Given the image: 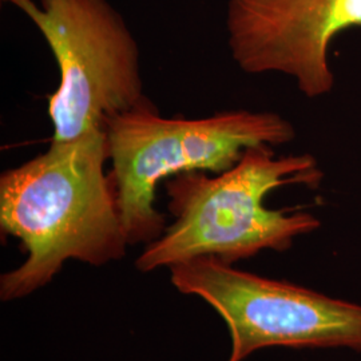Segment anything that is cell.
Returning a JSON list of instances; mask_svg holds the SVG:
<instances>
[{
  "label": "cell",
  "instance_id": "6da1fadb",
  "mask_svg": "<svg viewBox=\"0 0 361 361\" xmlns=\"http://www.w3.org/2000/svg\"><path fill=\"white\" fill-rule=\"evenodd\" d=\"M106 130L54 142L0 176V228L18 238L27 259L1 276L0 297L20 298L49 284L67 259L94 267L126 255L128 240Z\"/></svg>",
  "mask_w": 361,
  "mask_h": 361
},
{
  "label": "cell",
  "instance_id": "7a4b0ae2",
  "mask_svg": "<svg viewBox=\"0 0 361 361\" xmlns=\"http://www.w3.org/2000/svg\"><path fill=\"white\" fill-rule=\"evenodd\" d=\"M322 180L313 155L277 157L269 145L246 149L232 169L216 176H174L165 180L174 221L146 245L135 265L150 271L202 256L233 264L265 249L288 250L296 237L319 229L320 221L307 212L269 209L264 201L283 186L316 189Z\"/></svg>",
  "mask_w": 361,
  "mask_h": 361
},
{
  "label": "cell",
  "instance_id": "3957f363",
  "mask_svg": "<svg viewBox=\"0 0 361 361\" xmlns=\"http://www.w3.org/2000/svg\"><path fill=\"white\" fill-rule=\"evenodd\" d=\"M104 130L129 245H149L165 232V216L154 207L162 180L190 171L219 174L252 146H283L296 138L293 125L277 113L232 110L195 119L164 118L149 98L111 118Z\"/></svg>",
  "mask_w": 361,
  "mask_h": 361
},
{
  "label": "cell",
  "instance_id": "277c9868",
  "mask_svg": "<svg viewBox=\"0 0 361 361\" xmlns=\"http://www.w3.org/2000/svg\"><path fill=\"white\" fill-rule=\"evenodd\" d=\"M28 16L59 67L50 95L54 142H65L143 104L138 43L107 0H3Z\"/></svg>",
  "mask_w": 361,
  "mask_h": 361
},
{
  "label": "cell",
  "instance_id": "5b68a950",
  "mask_svg": "<svg viewBox=\"0 0 361 361\" xmlns=\"http://www.w3.org/2000/svg\"><path fill=\"white\" fill-rule=\"evenodd\" d=\"M170 271L180 292L205 300L228 325V361L279 345L361 352V305L238 271L212 256L182 261Z\"/></svg>",
  "mask_w": 361,
  "mask_h": 361
},
{
  "label": "cell",
  "instance_id": "8992f818",
  "mask_svg": "<svg viewBox=\"0 0 361 361\" xmlns=\"http://www.w3.org/2000/svg\"><path fill=\"white\" fill-rule=\"evenodd\" d=\"M361 27V0H228L233 61L252 75L280 73L310 99L329 94V49L343 31Z\"/></svg>",
  "mask_w": 361,
  "mask_h": 361
}]
</instances>
